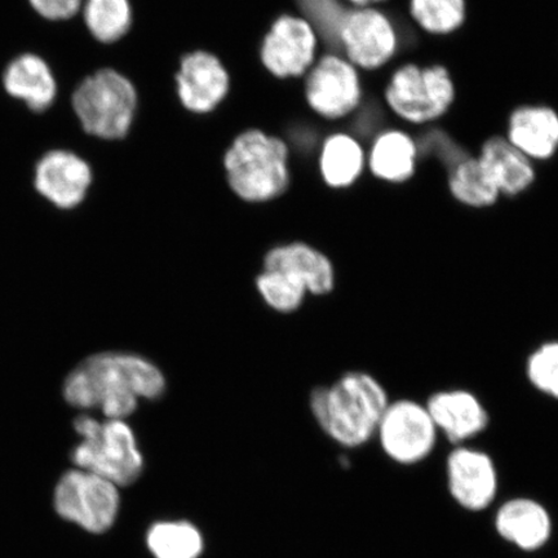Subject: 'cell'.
Returning <instances> with one entry per match:
<instances>
[{"label": "cell", "instance_id": "cell-14", "mask_svg": "<svg viewBox=\"0 0 558 558\" xmlns=\"http://www.w3.org/2000/svg\"><path fill=\"white\" fill-rule=\"evenodd\" d=\"M425 407L439 437H445L452 446L469 445L490 425V414L484 402L469 389L438 390Z\"/></svg>", "mask_w": 558, "mask_h": 558}, {"label": "cell", "instance_id": "cell-5", "mask_svg": "<svg viewBox=\"0 0 558 558\" xmlns=\"http://www.w3.org/2000/svg\"><path fill=\"white\" fill-rule=\"evenodd\" d=\"M137 105L135 87L116 70L87 76L74 90L73 109L87 134L118 140L129 134Z\"/></svg>", "mask_w": 558, "mask_h": 558}, {"label": "cell", "instance_id": "cell-16", "mask_svg": "<svg viewBox=\"0 0 558 558\" xmlns=\"http://www.w3.org/2000/svg\"><path fill=\"white\" fill-rule=\"evenodd\" d=\"M181 102L194 113H208L225 100L229 76L216 56L193 52L181 61L177 76Z\"/></svg>", "mask_w": 558, "mask_h": 558}, {"label": "cell", "instance_id": "cell-25", "mask_svg": "<svg viewBox=\"0 0 558 558\" xmlns=\"http://www.w3.org/2000/svg\"><path fill=\"white\" fill-rule=\"evenodd\" d=\"M83 13L89 33L102 44L120 40L132 23L130 0H86Z\"/></svg>", "mask_w": 558, "mask_h": 558}, {"label": "cell", "instance_id": "cell-24", "mask_svg": "<svg viewBox=\"0 0 558 558\" xmlns=\"http://www.w3.org/2000/svg\"><path fill=\"white\" fill-rule=\"evenodd\" d=\"M146 546L155 558H199L204 536L187 521H159L146 533Z\"/></svg>", "mask_w": 558, "mask_h": 558}, {"label": "cell", "instance_id": "cell-4", "mask_svg": "<svg viewBox=\"0 0 558 558\" xmlns=\"http://www.w3.org/2000/svg\"><path fill=\"white\" fill-rule=\"evenodd\" d=\"M288 146L262 131H247L227 153L226 169L232 190L244 201L265 202L289 186Z\"/></svg>", "mask_w": 558, "mask_h": 558}, {"label": "cell", "instance_id": "cell-29", "mask_svg": "<svg viewBox=\"0 0 558 558\" xmlns=\"http://www.w3.org/2000/svg\"><path fill=\"white\" fill-rule=\"evenodd\" d=\"M526 378L536 392L558 400V340L544 341L529 354Z\"/></svg>", "mask_w": 558, "mask_h": 558}, {"label": "cell", "instance_id": "cell-22", "mask_svg": "<svg viewBox=\"0 0 558 558\" xmlns=\"http://www.w3.org/2000/svg\"><path fill=\"white\" fill-rule=\"evenodd\" d=\"M320 173L331 187L352 186L367 166V156L353 135L335 134L326 140L320 151Z\"/></svg>", "mask_w": 558, "mask_h": 558}, {"label": "cell", "instance_id": "cell-7", "mask_svg": "<svg viewBox=\"0 0 558 558\" xmlns=\"http://www.w3.org/2000/svg\"><path fill=\"white\" fill-rule=\"evenodd\" d=\"M53 507L61 519L86 532L102 534L113 527L120 513V487L81 469L61 474L53 492Z\"/></svg>", "mask_w": 558, "mask_h": 558}, {"label": "cell", "instance_id": "cell-32", "mask_svg": "<svg viewBox=\"0 0 558 558\" xmlns=\"http://www.w3.org/2000/svg\"><path fill=\"white\" fill-rule=\"evenodd\" d=\"M343 2L352 4L354 9H367V7H376L387 0H343Z\"/></svg>", "mask_w": 558, "mask_h": 558}, {"label": "cell", "instance_id": "cell-8", "mask_svg": "<svg viewBox=\"0 0 558 558\" xmlns=\"http://www.w3.org/2000/svg\"><path fill=\"white\" fill-rule=\"evenodd\" d=\"M375 438L390 462L413 466L434 453L439 434L425 403L399 399L388 403Z\"/></svg>", "mask_w": 558, "mask_h": 558}, {"label": "cell", "instance_id": "cell-27", "mask_svg": "<svg viewBox=\"0 0 558 558\" xmlns=\"http://www.w3.org/2000/svg\"><path fill=\"white\" fill-rule=\"evenodd\" d=\"M300 9L317 38L332 52H339L340 33L349 11L343 0H300Z\"/></svg>", "mask_w": 558, "mask_h": 558}, {"label": "cell", "instance_id": "cell-31", "mask_svg": "<svg viewBox=\"0 0 558 558\" xmlns=\"http://www.w3.org/2000/svg\"><path fill=\"white\" fill-rule=\"evenodd\" d=\"M85 0H29L39 16L50 21L72 19L82 9Z\"/></svg>", "mask_w": 558, "mask_h": 558}, {"label": "cell", "instance_id": "cell-21", "mask_svg": "<svg viewBox=\"0 0 558 558\" xmlns=\"http://www.w3.org/2000/svg\"><path fill=\"white\" fill-rule=\"evenodd\" d=\"M477 158L497 184L500 195L518 197L534 184L533 160L515 149L506 137L487 138Z\"/></svg>", "mask_w": 558, "mask_h": 558}, {"label": "cell", "instance_id": "cell-3", "mask_svg": "<svg viewBox=\"0 0 558 558\" xmlns=\"http://www.w3.org/2000/svg\"><path fill=\"white\" fill-rule=\"evenodd\" d=\"M72 430L78 438L69 453L75 469L99 474L118 487L130 486L142 476L144 457L124 421L78 413L72 417Z\"/></svg>", "mask_w": 558, "mask_h": 558}, {"label": "cell", "instance_id": "cell-26", "mask_svg": "<svg viewBox=\"0 0 558 558\" xmlns=\"http://www.w3.org/2000/svg\"><path fill=\"white\" fill-rule=\"evenodd\" d=\"M414 23L425 33L449 35L466 20V0H409Z\"/></svg>", "mask_w": 558, "mask_h": 558}, {"label": "cell", "instance_id": "cell-15", "mask_svg": "<svg viewBox=\"0 0 558 558\" xmlns=\"http://www.w3.org/2000/svg\"><path fill=\"white\" fill-rule=\"evenodd\" d=\"M495 532L522 553H538L554 534V521L546 506L529 497H514L501 504L495 513Z\"/></svg>", "mask_w": 558, "mask_h": 558}, {"label": "cell", "instance_id": "cell-1", "mask_svg": "<svg viewBox=\"0 0 558 558\" xmlns=\"http://www.w3.org/2000/svg\"><path fill=\"white\" fill-rule=\"evenodd\" d=\"M165 389V376L150 361L107 351L76 362L62 380L61 397L76 413L96 410L105 418L124 421L135 413L140 400H157Z\"/></svg>", "mask_w": 558, "mask_h": 558}, {"label": "cell", "instance_id": "cell-17", "mask_svg": "<svg viewBox=\"0 0 558 558\" xmlns=\"http://www.w3.org/2000/svg\"><path fill=\"white\" fill-rule=\"evenodd\" d=\"M530 160H547L558 150V114L547 105H523L508 120L507 137Z\"/></svg>", "mask_w": 558, "mask_h": 558}, {"label": "cell", "instance_id": "cell-10", "mask_svg": "<svg viewBox=\"0 0 558 558\" xmlns=\"http://www.w3.org/2000/svg\"><path fill=\"white\" fill-rule=\"evenodd\" d=\"M305 95L311 108L327 120L351 116L364 96L359 69L337 52L326 54L312 68Z\"/></svg>", "mask_w": 558, "mask_h": 558}, {"label": "cell", "instance_id": "cell-6", "mask_svg": "<svg viewBox=\"0 0 558 558\" xmlns=\"http://www.w3.org/2000/svg\"><path fill=\"white\" fill-rule=\"evenodd\" d=\"M456 96V83L444 65L404 64L395 70L384 90L388 109L415 125L438 121L448 113Z\"/></svg>", "mask_w": 558, "mask_h": 558}, {"label": "cell", "instance_id": "cell-18", "mask_svg": "<svg viewBox=\"0 0 558 558\" xmlns=\"http://www.w3.org/2000/svg\"><path fill=\"white\" fill-rule=\"evenodd\" d=\"M264 267L295 278L313 295H326L335 288V269L329 257L304 243L270 250Z\"/></svg>", "mask_w": 558, "mask_h": 558}, {"label": "cell", "instance_id": "cell-12", "mask_svg": "<svg viewBox=\"0 0 558 558\" xmlns=\"http://www.w3.org/2000/svg\"><path fill=\"white\" fill-rule=\"evenodd\" d=\"M93 171L85 159L68 150H52L35 167L34 187L41 198L62 211H69L86 199Z\"/></svg>", "mask_w": 558, "mask_h": 558}, {"label": "cell", "instance_id": "cell-11", "mask_svg": "<svg viewBox=\"0 0 558 558\" xmlns=\"http://www.w3.org/2000/svg\"><path fill=\"white\" fill-rule=\"evenodd\" d=\"M446 484L451 499L464 511H486L499 494L497 463L484 450L453 446L446 459Z\"/></svg>", "mask_w": 558, "mask_h": 558}, {"label": "cell", "instance_id": "cell-30", "mask_svg": "<svg viewBox=\"0 0 558 558\" xmlns=\"http://www.w3.org/2000/svg\"><path fill=\"white\" fill-rule=\"evenodd\" d=\"M416 140L418 155L434 157L450 171L471 155L448 132L432 129Z\"/></svg>", "mask_w": 558, "mask_h": 558}, {"label": "cell", "instance_id": "cell-23", "mask_svg": "<svg viewBox=\"0 0 558 558\" xmlns=\"http://www.w3.org/2000/svg\"><path fill=\"white\" fill-rule=\"evenodd\" d=\"M449 190L459 204L472 208L492 207L501 197L484 165L472 156L449 171Z\"/></svg>", "mask_w": 558, "mask_h": 558}, {"label": "cell", "instance_id": "cell-20", "mask_svg": "<svg viewBox=\"0 0 558 558\" xmlns=\"http://www.w3.org/2000/svg\"><path fill=\"white\" fill-rule=\"evenodd\" d=\"M418 155L416 138L399 129L383 130L375 135L367 155V166L376 179L389 184L413 179Z\"/></svg>", "mask_w": 558, "mask_h": 558}, {"label": "cell", "instance_id": "cell-13", "mask_svg": "<svg viewBox=\"0 0 558 558\" xmlns=\"http://www.w3.org/2000/svg\"><path fill=\"white\" fill-rule=\"evenodd\" d=\"M318 38L302 17H279L263 41L262 60L279 78L308 72L317 51Z\"/></svg>", "mask_w": 558, "mask_h": 558}, {"label": "cell", "instance_id": "cell-2", "mask_svg": "<svg viewBox=\"0 0 558 558\" xmlns=\"http://www.w3.org/2000/svg\"><path fill=\"white\" fill-rule=\"evenodd\" d=\"M390 402L384 384L365 372L347 373L331 387L313 390L311 409L325 434L347 449H357L375 438Z\"/></svg>", "mask_w": 558, "mask_h": 558}, {"label": "cell", "instance_id": "cell-19", "mask_svg": "<svg viewBox=\"0 0 558 558\" xmlns=\"http://www.w3.org/2000/svg\"><path fill=\"white\" fill-rule=\"evenodd\" d=\"M3 86L7 94L37 113L50 108L58 95L51 68L34 53L20 54L10 62L4 70Z\"/></svg>", "mask_w": 558, "mask_h": 558}, {"label": "cell", "instance_id": "cell-9", "mask_svg": "<svg viewBox=\"0 0 558 558\" xmlns=\"http://www.w3.org/2000/svg\"><path fill=\"white\" fill-rule=\"evenodd\" d=\"M393 20L376 7L349 10L340 33V51L359 70H379L400 50Z\"/></svg>", "mask_w": 558, "mask_h": 558}, {"label": "cell", "instance_id": "cell-28", "mask_svg": "<svg viewBox=\"0 0 558 558\" xmlns=\"http://www.w3.org/2000/svg\"><path fill=\"white\" fill-rule=\"evenodd\" d=\"M256 284L265 303L278 312L296 311L308 292L295 278L278 270L265 269Z\"/></svg>", "mask_w": 558, "mask_h": 558}]
</instances>
